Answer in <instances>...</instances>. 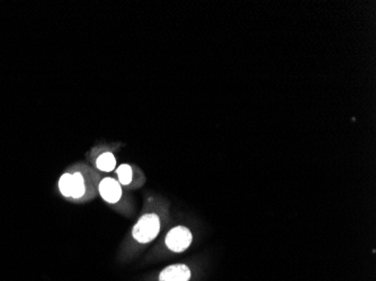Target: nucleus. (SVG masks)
<instances>
[{"mask_svg": "<svg viewBox=\"0 0 376 281\" xmlns=\"http://www.w3.org/2000/svg\"><path fill=\"white\" fill-rule=\"evenodd\" d=\"M191 275L186 264H172L161 271L159 281H190Z\"/></svg>", "mask_w": 376, "mask_h": 281, "instance_id": "20e7f679", "label": "nucleus"}, {"mask_svg": "<svg viewBox=\"0 0 376 281\" xmlns=\"http://www.w3.org/2000/svg\"><path fill=\"white\" fill-rule=\"evenodd\" d=\"M86 194V181L81 172L72 174V198L80 199Z\"/></svg>", "mask_w": 376, "mask_h": 281, "instance_id": "423d86ee", "label": "nucleus"}, {"mask_svg": "<svg viewBox=\"0 0 376 281\" xmlns=\"http://www.w3.org/2000/svg\"><path fill=\"white\" fill-rule=\"evenodd\" d=\"M98 191L102 198L108 204H116L122 197V187L120 182L113 178H104L98 186Z\"/></svg>", "mask_w": 376, "mask_h": 281, "instance_id": "7ed1b4c3", "label": "nucleus"}, {"mask_svg": "<svg viewBox=\"0 0 376 281\" xmlns=\"http://www.w3.org/2000/svg\"><path fill=\"white\" fill-rule=\"evenodd\" d=\"M192 241V232L185 226H176L168 232L166 236L167 248L176 253H180L190 248Z\"/></svg>", "mask_w": 376, "mask_h": 281, "instance_id": "f03ea898", "label": "nucleus"}, {"mask_svg": "<svg viewBox=\"0 0 376 281\" xmlns=\"http://www.w3.org/2000/svg\"><path fill=\"white\" fill-rule=\"evenodd\" d=\"M116 175L118 178V182L122 186H127L131 184L132 178H133V174H132V167L128 164H121L117 167L116 170Z\"/></svg>", "mask_w": 376, "mask_h": 281, "instance_id": "6e6552de", "label": "nucleus"}, {"mask_svg": "<svg viewBox=\"0 0 376 281\" xmlns=\"http://www.w3.org/2000/svg\"><path fill=\"white\" fill-rule=\"evenodd\" d=\"M59 189L62 196L72 198V174H63L59 180Z\"/></svg>", "mask_w": 376, "mask_h": 281, "instance_id": "0eeeda50", "label": "nucleus"}, {"mask_svg": "<svg viewBox=\"0 0 376 281\" xmlns=\"http://www.w3.org/2000/svg\"><path fill=\"white\" fill-rule=\"evenodd\" d=\"M160 232V218L157 214H146L137 220L132 230L133 238L146 244L155 240Z\"/></svg>", "mask_w": 376, "mask_h": 281, "instance_id": "f257e3e1", "label": "nucleus"}, {"mask_svg": "<svg viewBox=\"0 0 376 281\" xmlns=\"http://www.w3.org/2000/svg\"><path fill=\"white\" fill-rule=\"evenodd\" d=\"M96 166L103 172H112L116 166L115 156L111 152H105L97 157Z\"/></svg>", "mask_w": 376, "mask_h": 281, "instance_id": "39448f33", "label": "nucleus"}]
</instances>
